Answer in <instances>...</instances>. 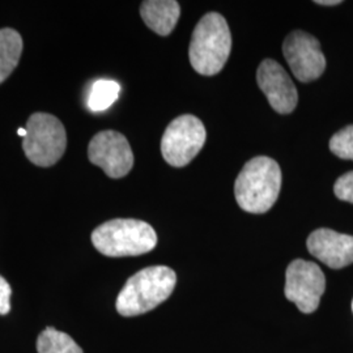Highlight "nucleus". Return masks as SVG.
<instances>
[{
	"instance_id": "f257e3e1",
	"label": "nucleus",
	"mask_w": 353,
	"mask_h": 353,
	"mask_svg": "<svg viewBox=\"0 0 353 353\" xmlns=\"http://www.w3.org/2000/svg\"><path fill=\"white\" fill-rule=\"evenodd\" d=\"M176 272L166 265L143 268L127 280L117 297V312L123 316L148 313L164 303L176 287Z\"/></svg>"
},
{
	"instance_id": "f03ea898",
	"label": "nucleus",
	"mask_w": 353,
	"mask_h": 353,
	"mask_svg": "<svg viewBox=\"0 0 353 353\" xmlns=\"http://www.w3.org/2000/svg\"><path fill=\"white\" fill-rule=\"evenodd\" d=\"M281 189V169L270 157H254L242 168L234 183L236 201L249 214H265L276 203Z\"/></svg>"
},
{
	"instance_id": "7ed1b4c3",
	"label": "nucleus",
	"mask_w": 353,
	"mask_h": 353,
	"mask_svg": "<svg viewBox=\"0 0 353 353\" xmlns=\"http://www.w3.org/2000/svg\"><path fill=\"white\" fill-rule=\"evenodd\" d=\"M230 50L232 34L224 16L216 12L204 14L190 41L189 58L192 68L201 75H217L227 63Z\"/></svg>"
},
{
	"instance_id": "20e7f679",
	"label": "nucleus",
	"mask_w": 353,
	"mask_h": 353,
	"mask_svg": "<svg viewBox=\"0 0 353 353\" xmlns=\"http://www.w3.org/2000/svg\"><path fill=\"white\" fill-rule=\"evenodd\" d=\"M92 243L106 256H138L154 249L157 234L145 221L114 219L93 230Z\"/></svg>"
},
{
	"instance_id": "39448f33",
	"label": "nucleus",
	"mask_w": 353,
	"mask_h": 353,
	"mask_svg": "<svg viewBox=\"0 0 353 353\" xmlns=\"http://www.w3.org/2000/svg\"><path fill=\"white\" fill-rule=\"evenodd\" d=\"M67 134L62 122L48 113H34L26 126L23 148L30 163L42 168L57 164L65 151Z\"/></svg>"
},
{
	"instance_id": "423d86ee",
	"label": "nucleus",
	"mask_w": 353,
	"mask_h": 353,
	"mask_svg": "<svg viewBox=\"0 0 353 353\" xmlns=\"http://www.w3.org/2000/svg\"><path fill=\"white\" fill-rule=\"evenodd\" d=\"M205 128L202 121L185 114L172 121L161 139V153L165 161L174 168L190 164L205 143Z\"/></svg>"
},
{
	"instance_id": "0eeeda50",
	"label": "nucleus",
	"mask_w": 353,
	"mask_h": 353,
	"mask_svg": "<svg viewBox=\"0 0 353 353\" xmlns=\"http://www.w3.org/2000/svg\"><path fill=\"white\" fill-rule=\"evenodd\" d=\"M326 290V278L319 265L296 259L285 272V297L305 314L314 313Z\"/></svg>"
},
{
	"instance_id": "6e6552de",
	"label": "nucleus",
	"mask_w": 353,
	"mask_h": 353,
	"mask_svg": "<svg viewBox=\"0 0 353 353\" xmlns=\"http://www.w3.org/2000/svg\"><path fill=\"white\" fill-rule=\"evenodd\" d=\"M283 54L294 77L301 83L319 79L326 68V58L321 43L312 34L294 30L283 42Z\"/></svg>"
},
{
	"instance_id": "1a4fd4ad",
	"label": "nucleus",
	"mask_w": 353,
	"mask_h": 353,
	"mask_svg": "<svg viewBox=\"0 0 353 353\" xmlns=\"http://www.w3.org/2000/svg\"><path fill=\"white\" fill-rule=\"evenodd\" d=\"M89 161L110 178H122L134 166V153L125 135L113 130L96 134L88 147Z\"/></svg>"
},
{
	"instance_id": "9d476101",
	"label": "nucleus",
	"mask_w": 353,
	"mask_h": 353,
	"mask_svg": "<svg viewBox=\"0 0 353 353\" xmlns=\"http://www.w3.org/2000/svg\"><path fill=\"white\" fill-rule=\"evenodd\" d=\"M256 81L276 113L290 114L296 109L299 102L297 89L287 71L276 61L265 59L259 64Z\"/></svg>"
},
{
	"instance_id": "9b49d317",
	"label": "nucleus",
	"mask_w": 353,
	"mask_h": 353,
	"mask_svg": "<svg viewBox=\"0 0 353 353\" xmlns=\"http://www.w3.org/2000/svg\"><path fill=\"white\" fill-rule=\"evenodd\" d=\"M307 250L322 263L341 270L353 263V237L332 229L321 228L307 239Z\"/></svg>"
},
{
	"instance_id": "f8f14e48",
	"label": "nucleus",
	"mask_w": 353,
	"mask_h": 353,
	"mask_svg": "<svg viewBox=\"0 0 353 353\" xmlns=\"http://www.w3.org/2000/svg\"><path fill=\"white\" fill-rule=\"evenodd\" d=\"M145 26L159 36H169L179 20L181 7L176 0H147L140 6Z\"/></svg>"
},
{
	"instance_id": "ddd939ff",
	"label": "nucleus",
	"mask_w": 353,
	"mask_h": 353,
	"mask_svg": "<svg viewBox=\"0 0 353 353\" xmlns=\"http://www.w3.org/2000/svg\"><path fill=\"white\" fill-rule=\"evenodd\" d=\"M23 38L12 28L0 29V84L17 67L23 52Z\"/></svg>"
},
{
	"instance_id": "4468645a",
	"label": "nucleus",
	"mask_w": 353,
	"mask_h": 353,
	"mask_svg": "<svg viewBox=\"0 0 353 353\" xmlns=\"http://www.w3.org/2000/svg\"><path fill=\"white\" fill-rule=\"evenodd\" d=\"M38 353H84L76 341L65 332L46 327L38 336Z\"/></svg>"
},
{
	"instance_id": "2eb2a0df",
	"label": "nucleus",
	"mask_w": 353,
	"mask_h": 353,
	"mask_svg": "<svg viewBox=\"0 0 353 353\" xmlns=\"http://www.w3.org/2000/svg\"><path fill=\"white\" fill-rule=\"evenodd\" d=\"M121 85L114 80L101 79L93 83L88 96V108L92 112H103L118 100Z\"/></svg>"
},
{
	"instance_id": "dca6fc26",
	"label": "nucleus",
	"mask_w": 353,
	"mask_h": 353,
	"mask_svg": "<svg viewBox=\"0 0 353 353\" xmlns=\"http://www.w3.org/2000/svg\"><path fill=\"white\" fill-rule=\"evenodd\" d=\"M330 151L343 160H353V125L341 128L331 138Z\"/></svg>"
},
{
	"instance_id": "f3484780",
	"label": "nucleus",
	"mask_w": 353,
	"mask_h": 353,
	"mask_svg": "<svg viewBox=\"0 0 353 353\" xmlns=\"http://www.w3.org/2000/svg\"><path fill=\"white\" fill-rule=\"evenodd\" d=\"M334 192L335 196L343 202L353 203V170L336 179Z\"/></svg>"
},
{
	"instance_id": "a211bd4d",
	"label": "nucleus",
	"mask_w": 353,
	"mask_h": 353,
	"mask_svg": "<svg viewBox=\"0 0 353 353\" xmlns=\"http://www.w3.org/2000/svg\"><path fill=\"white\" fill-rule=\"evenodd\" d=\"M12 290L10 283L0 275V316H6L11 310Z\"/></svg>"
},
{
	"instance_id": "6ab92c4d",
	"label": "nucleus",
	"mask_w": 353,
	"mask_h": 353,
	"mask_svg": "<svg viewBox=\"0 0 353 353\" xmlns=\"http://www.w3.org/2000/svg\"><path fill=\"white\" fill-rule=\"evenodd\" d=\"M316 4H321V6H338L341 4V0H316Z\"/></svg>"
},
{
	"instance_id": "aec40b11",
	"label": "nucleus",
	"mask_w": 353,
	"mask_h": 353,
	"mask_svg": "<svg viewBox=\"0 0 353 353\" xmlns=\"http://www.w3.org/2000/svg\"><path fill=\"white\" fill-rule=\"evenodd\" d=\"M352 310H353V303H352Z\"/></svg>"
}]
</instances>
